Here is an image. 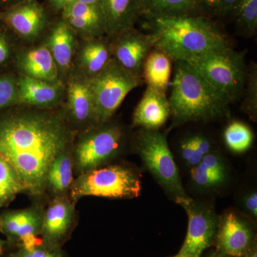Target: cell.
I'll list each match as a JSON object with an SVG mask.
<instances>
[{
  "label": "cell",
  "instance_id": "1",
  "mask_svg": "<svg viewBox=\"0 0 257 257\" xmlns=\"http://www.w3.org/2000/svg\"><path fill=\"white\" fill-rule=\"evenodd\" d=\"M75 136L63 106L16 105L0 114V155L14 167L26 192L34 197L45 192L50 165L73 147Z\"/></svg>",
  "mask_w": 257,
  "mask_h": 257
},
{
  "label": "cell",
  "instance_id": "2",
  "mask_svg": "<svg viewBox=\"0 0 257 257\" xmlns=\"http://www.w3.org/2000/svg\"><path fill=\"white\" fill-rule=\"evenodd\" d=\"M170 101L173 125L230 117V102L185 61H175Z\"/></svg>",
  "mask_w": 257,
  "mask_h": 257
},
{
  "label": "cell",
  "instance_id": "3",
  "mask_svg": "<svg viewBox=\"0 0 257 257\" xmlns=\"http://www.w3.org/2000/svg\"><path fill=\"white\" fill-rule=\"evenodd\" d=\"M155 48L172 60L185 61L193 56L231 47L229 39L207 19L191 15L153 18Z\"/></svg>",
  "mask_w": 257,
  "mask_h": 257
},
{
  "label": "cell",
  "instance_id": "4",
  "mask_svg": "<svg viewBox=\"0 0 257 257\" xmlns=\"http://www.w3.org/2000/svg\"><path fill=\"white\" fill-rule=\"evenodd\" d=\"M133 148L169 197L177 204L188 199L165 134L140 128L134 137Z\"/></svg>",
  "mask_w": 257,
  "mask_h": 257
},
{
  "label": "cell",
  "instance_id": "5",
  "mask_svg": "<svg viewBox=\"0 0 257 257\" xmlns=\"http://www.w3.org/2000/svg\"><path fill=\"white\" fill-rule=\"evenodd\" d=\"M246 51L231 47L193 56L185 60L208 82L232 102L243 94L248 67Z\"/></svg>",
  "mask_w": 257,
  "mask_h": 257
},
{
  "label": "cell",
  "instance_id": "6",
  "mask_svg": "<svg viewBox=\"0 0 257 257\" xmlns=\"http://www.w3.org/2000/svg\"><path fill=\"white\" fill-rule=\"evenodd\" d=\"M141 180L132 169L121 165H110L89 170L74 180L71 186L72 202L84 197L132 199L141 192Z\"/></svg>",
  "mask_w": 257,
  "mask_h": 257
},
{
  "label": "cell",
  "instance_id": "7",
  "mask_svg": "<svg viewBox=\"0 0 257 257\" xmlns=\"http://www.w3.org/2000/svg\"><path fill=\"white\" fill-rule=\"evenodd\" d=\"M145 83L111 57L104 68L89 79L96 124L110 121L128 93Z\"/></svg>",
  "mask_w": 257,
  "mask_h": 257
},
{
  "label": "cell",
  "instance_id": "8",
  "mask_svg": "<svg viewBox=\"0 0 257 257\" xmlns=\"http://www.w3.org/2000/svg\"><path fill=\"white\" fill-rule=\"evenodd\" d=\"M124 132L111 121L84 130L73 145V165L79 173L102 167L117 156L124 143Z\"/></svg>",
  "mask_w": 257,
  "mask_h": 257
},
{
  "label": "cell",
  "instance_id": "9",
  "mask_svg": "<svg viewBox=\"0 0 257 257\" xmlns=\"http://www.w3.org/2000/svg\"><path fill=\"white\" fill-rule=\"evenodd\" d=\"M0 25L20 46H27L41 42L51 23L48 12L38 0H26L1 10Z\"/></svg>",
  "mask_w": 257,
  "mask_h": 257
},
{
  "label": "cell",
  "instance_id": "10",
  "mask_svg": "<svg viewBox=\"0 0 257 257\" xmlns=\"http://www.w3.org/2000/svg\"><path fill=\"white\" fill-rule=\"evenodd\" d=\"M188 215L187 235L179 253L186 257H201L214 245L219 216L214 207L191 197L179 203Z\"/></svg>",
  "mask_w": 257,
  "mask_h": 257
},
{
  "label": "cell",
  "instance_id": "11",
  "mask_svg": "<svg viewBox=\"0 0 257 257\" xmlns=\"http://www.w3.org/2000/svg\"><path fill=\"white\" fill-rule=\"evenodd\" d=\"M256 244V229L248 217L230 209L219 217L215 251L229 257H241Z\"/></svg>",
  "mask_w": 257,
  "mask_h": 257
},
{
  "label": "cell",
  "instance_id": "12",
  "mask_svg": "<svg viewBox=\"0 0 257 257\" xmlns=\"http://www.w3.org/2000/svg\"><path fill=\"white\" fill-rule=\"evenodd\" d=\"M64 84L66 96L63 109L75 131L76 128L82 132L97 125L89 79L73 64Z\"/></svg>",
  "mask_w": 257,
  "mask_h": 257
},
{
  "label": "cell",
  "instance_id": "13",
  "mask_svg": "<svg viewBox=\"0 0 257 257\" xmlns=\"http://www.w3.org/2000/svg\"><path fill=\"white\" fill-rule=\"evenodd\" d=\"M109 41L111 57L126 70L142 77L144 62L155 48L156 36L133 28L120 32Z\"/></svg>",
  "mask_w": 257,
  "mask_h": 257
},
{
  "label": "cell",
  "instance_id": "14",
  "mask_svg": "<svg viewBox=\"0 0 257 257\" xmlns=\"http://www.w3.org/2000/svg\"><path fill=\"white\" fill-rule=\"evenodd\" d=\"M75 224L74 203L64 196H57L44 211L40 236L42 244L61 249L70 236Z\"/></svg>",
  "mask_w": 257,
  "mask_h": 257
},
{
  "label": "cell",
  "instance_id": "15",
  "mask_svg": "<svg viewBox=\"0 0 257 257\" xmlns=\"http://www.w3.org/2000/svg\"><path fill=\"white\" fill-rule=\"evenodd\" d=\"M43 216V209L39 206L3 212L0 215L2 233L7 236L10 246L37 242L41 233Z\"/></svg>",
  "mask_w": 257,
  "mask_h": 257
},
{
  "label": "cell",
  "instance_id": "16",
  "mask_svg": "<svg viewBox=\"0 0 257 257\" xmlns=\"http://www.w3.org/2000/svg\"><path fill=\"white\" fill-rule=\"evenodd\" d=\"M13 67L17 73L30 78L50 82H62L52 54L42 40L34 45L20 47Z\"/></svg>",
  "mask_w": 257,
  "mask_h": 257
},
{
  "label": "cell",
  "instance_id": "17",
  "mask_svg": "<svg viewBox=\"0 0 257 257\" xmlns=\"http://www.w3.org/2000/svg\"><path fill=\"white\" fill-rule=\"evenodd\" d=\"M61 15L78 40L106 37L105 18L101 4L74 1L64 8Z\"/></svg>",
  "mask_w": 257,
  "mask_h": 257
},
{
  "label": "cell",
  "instance_id": "18",
  "mask_svg": "<svg viewBox=\"0 0 257 257\" xmlns=\"http://www.w3.org/2000/svg\"><path fill=\"white\" fill-rule=\"evenodd\" d=\"M18 96L19 105L39 109L60 107L65 100V84L39 80L18 74Z\"/></svg>",
  "mask_w": 257,
  "mask_h": 257
},
{
  "label": "cell",
  "instance_id": "19",
  "mask_svg": "<svg viewBox=\"0 0 257 257\" xmlns=\"http://www.w3.org/2000/svg\"><path fill=\"white\" fill-rule=\"evenodd\" d=\"M42 41L48 47L55 60L60 80L65 82L74 64L78 39L63 19L51 23Z\"/></svg>",
  "mask_w": 257,
  "mask_h": 257
},
{
  "label": "cell",
  "instance_id": "20",
  "mask_svg": "<svg viewBox=\"0 0 257 257\" xmlns=\"http://www.w3.org/2000/svg\"><path fill=\"white\" fill-rule=\"evenodd\" d=\"M171 116L170 101L166 93L147 86L134 111L133 126L160 130Z\"/></svg>",
  "mask_w": 257,
  "mask_h": 257
},
{
  "label": "cell",
  "instance_id": "21",
  "mask_svg": "<svg viewBox=\"0 0 257 257\" xmlns=\"http://www.w3.org/2000/svg\"><path fill=\"white\" fill-rule=\"evenodd\" d=\"M111 59L110 41L107 37L78 40L74 65L88 79L99 74Z\"/></svg>",
  "mask_w": 257,
  "mask_h": 257
},
{
  "label": "cell",
  "instance_id": "22",
  "mask_svg": "<svg viewBox=\"0 0 257 257\" xmlns=\"http://www.w3.org/2000/svg\"><path fill=\"white\" fill-rule=\"evenodd\" d=\"M101 5L109 40L120 32L135 28L137 20L143 15L140 0H101Z\"/></svg>",
  "mask_w": 257,
  "mask_h": 257
},
{
  "label": "cell",
  "instance_id": "23",
  "mask_svg": "<svg viewBox=\"0 0 257 257\" xmlns=\"http://www.w3.org/2000/svg\"><path fill=\"white\" fill-rule=\"evenodd\" d=\"M172 59L158 49L154 48L143 64L144 82L148 87L167 92L171 83Z\"/></svg>",
  "mask_w": 257,
  "mask_h": 257
},
{
  "label": "cell",
  "instance_id": "24",
  "mask_svg": "<svg viewBox=\"0 0 257 257\" xmlns=\"http://www.w3.org/2000/svg\"><path fill=\"white\" fill-rule=\"evenodd\" d=\"M72 148L56 157L47 172L46 189H50L55 197L65 195L73 183Z\"/></svg>",
  "mask_w": 257,
  "mask_h": 257
},
{
  "label": "cell",
  "instance_id": "25",
  "mask_svg": "<svg viewBox=\"0 0 257 257\" xmlns=\"http://www.w3.org/2000/svg\"><path fill=\"white\" fill-rule=\"evenodd\" d=\"M143 15L152 19L191 15L197 10V0H140Z\"/></svg>",
  "mask_w": 257,
  "mask_h": 257
},
{
  "label": "cell",
  "instance_id": "26",
  "mask_svg": "<svg viewBox=\"0 0 257 257\" xmlns=\"http://www.w3.org/2000/svg\"><path fill=\"white\" fill-rule=\"evenodd\" d=\"M23 192L26 189L16 170L0 155V209L8 206Z\"/></svg>",
  "mask_w": 257,
  "mask_h": 257
},
{
  "label": "cell",
  "instance_id": "27",
  "mask_svg": "<svg viewBox=\"0 0 257 257\" xmlns=\"http://www.w3.org/2000/svg\"><path fill=\"white\" fill-rule=\"evenodd\" d=\"M224 140L226 147L234 153L247 151L252 145V130L245 123L234 121L230 123L224 133Z\"/></svg>",
  "mask_w": 257,
  "mask_h": 257
},
{
  "label": "cell",
  "instance_id": "28",
  "mask_svg": "<svg viewBox=\"0 0 257 257\" xmlns=\"http://www.w3.org/2000/svg\"><path fill=\"white\" fill-rule=\"evenodd\" d=\"M228 178V172H214L199 164L191 169V179L196 188L202 191L220 188Z\"/></svg>",
  "mask_w": 257,
  "mask_h": 257
},
{
  "label": "cell",
  "instance_id": "29",
  "mask_svg": "<svg viewBox=\"0 0 257 257\" xmlns=\"http://www.w3.org/2000/svg\"><path fill=\"white\" fill-rule=\"evenodd\" d=\"M234 13L238 28L243 35H254L257 30V0H239Z\"/></svg>",
  "mask_w": 257,
  "mask_h": 257
},
{
  "label": "cell",
  "instance_id": "30",
  "mask_svg": "<svg viewBox=\"0 0 257 257\" xmlns=\"http://www.w3.org/2000/svg\"><path fill=\"white\" fill-rule=\"evenodd\" d=\"M243 99L241 109L256 121L257 116V65L252 62L248 67L246 84L243 92Z\"/></svg>",
  "mask_w": 257,
  "mask_h": 257
},
{
  "label": "cell",
  "instance_id": "31",
  "mask_svg": "<svg viewBox=\"0 0 257 257\" xmlns=\"http://www.w3.org/2000/svg\"><path fill=\"white\" fill-rule=\"evenodd\" d=\"M19 105L18 73L7 71L0 73V111Z\"/></svg>",
  "mask_w": 257,
  "mask_h": 257
},
{
  "label": "cell",
  "instance_id": "32",
  "mask_svg": "<svg viewBox=\"0 0 257 257\" xmlns=\"http://www.w3.org/2000/svg\"><path fill=\"white\" fill-rule=\"evenodd\" d=\"M20 47L15 37L0 25V71L14 65L15 55Z\"/></svg>",
  "mask_w": 257,
  "mask_h": 257
},
{
  "label": "cell",
  "instance_id": "33",
  "mask_svg": "<svg viewBox=\"0 0 257 257\" xmlns=\"http://www.w3.org/2000/svg\"><path fill=\"white\" fill-rule=\"evenodd\" d=\"M13 251L5 253L2 257H65L61 249H53L42 244L41 241L32 244L15 246Z\"/></svg>",
  "mask_w": 257,
  "mask_h": 257
},
{
  "label": "cell",
  "instance_id": "34",
  "mask_svg": "<svg viewBox=\"0 0 257 257\" xmlns=\"http://www.w3.org/2000/svg\"><path fill=\"white\" fill-rule=\"evenodd\" d=\"M178 155L184 165L191 169L199 165L203 159L196 150L192 135L184 137L179 142Z\"/></svg>",
  "mask_w": 257,
  "mask_h": 257
},
{
  "label": "cell",
  "instance_id": "35",
  "mask_svg": "<svg viewBox=\"0 0 257 257\" xmlns=\"http://www.w3.org/2000/svg\"><path fill=\"white\" fill-rule=\"evenodd\" d=\"M197 4L202 5L216 15H224L234 12L239 0H197Z\"/></svg>",
  "mask_w": 257,
  "mask_h": 257
},
{
  "label": "cell",
  "instance_id": "36",
  "mask_svg": "<svg viewBox=\"0 0 257 257\" xmlns=\"http://www.w3.org/2000/svg\"><path fill=\"white\" fill-rule=\"evenodd\" d=\"M243 206L244 210L253 219L257 217V194L256 192L251 191L243 197Z\"/></svg>",
  "mask_w": 257,
  "mask_h": 257
},
{
  "label": "cell",
  "instance_id": "37",
  "mask_svg": "<svg viewBox=\"0 0 257 257\" xmlns=\"http://www.w3.org/2000/svg\"><path fill=\"white\" fill-rule=\"evenodd\" d=\"M74 0H47L49 6L57 13H62L66 7L74 2Z\"/></svg>",
  "mask_w": 257,
  "mask_h": 257
},
{
  "label": "cell",
  "instance_id": "38",
  "mask_svg": "<svg viewBox=\"0 0 257 257\" xmlns=\"http://www.w3.org/2000/svg\"><path fill=\"white\" fill-rule=\"evenodd\" d=\"M26 0H0V11L23 3Z\"/></svg>",
  "mask_w": 257,
  "mask_h": 257
},
{
  "label": "cell",
  "instance_id": "39",
  "mask_svg": "<svg viewBox=\"0 0 257 257\" xmlns=\"http://www.w3.org/2000/svg\"><path fill=\"white\" fill-rule=\"evenodd\" d=\"M8 247H10V246L7 240L5 241V240L0 239V257L5 255V253L8 252L7 250H8Z\"/></svg>",
  "mask_w": 257,
  "mask_h": 257
},
{
  "label": "cell",
  "instance_id": "40",
  "mask_svg": "<svg viewBox=\"0 0 257 257\" xmlns=\"http://www.w3.org/2000/svg\"><path fill=\"white\" fill-rule=\"evenodd\" d=\"M241 257H257V247L256 244L254 245L248 252L245 253L243 256Z\"/></svg>",
  "mask_w": 257,
  "mask_h": 257
},
{
  "label": "cell",
  "instance_id": "41",
  "mask_svg": "<svg viewBox=\"0 0 257 257\" xmlns=\"http://www.w3.org/2000/svg\"><path fill=\"white\" fill-rule=\"evenodd\" d=\"M79 3H87V4H101V0H74Z\"/></svg>",
  "mask_w": 257,
  "mask_h": 257
},
{
  "label": "cell",
  "instance_id": "42",
  "mask_svg": "<svg viewBox=\"0 0 257 257\" xmlns=\"http://www.w3.org/2000/svg\"><path fill=\"white\" fill-rule=\"evenodd\" d=\"M207 257H229L225 256L224 254L217 252L216 251H214V252L211 253L210 254L208 255Z\"/></svg>",
  "mask_w": 257,
  "mask_h": 257
},
{
  "label": "cell",
  "instance_id": "43",
  "mask_svg": "<svg viewBox=\"0 0 257 257\" xmlns=\"http://www.w3.org/2000/svg\"><path fill=\"white\" fill-rule=\"evenodd\" d=\"M172 257H186V256H184V255H182V254H181V253H177V255H175V256H172Z\"/></svg>",
  "mask_w": 257,
  "mask_h": 257
},
{
  "label": "cell",
  "instance_id": "44",
  "mask_svg": "<svg viewBox=\"0 0 257 257\" xmlns=\"http://www.w3.org/2000/svg\"><path fill=\"white\" fill-rule=\"evenodd\" d=\"M0 232H2L1 219H0Z\"/></svg>",
  "mask_w": 257,
  "mask_h": 257
}]
</instances>
